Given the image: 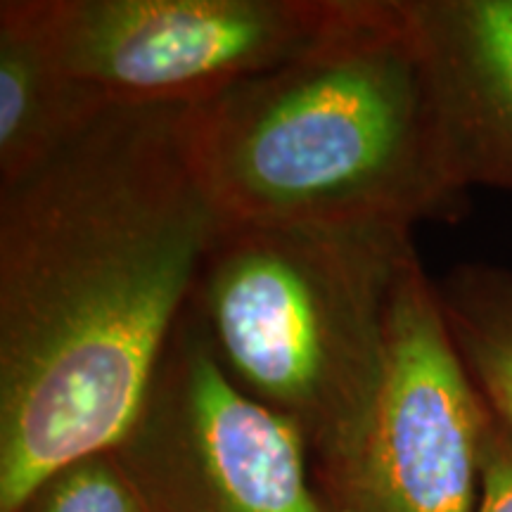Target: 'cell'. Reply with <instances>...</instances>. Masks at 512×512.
I'll list each match as a JSON object with an SVG mask.
<instances>
[{
  "label": "cell",
  "mask_w": 512,
  "mask_h": 512,
  "mask_svg": "<svg viewBox=\"0 0 512 512\" xmlns=\"http://www.w3.org/2000/svg\"><path fill=\"white\" fill-rule=\"evenodd\" d=\"M413 230L387 223H226L190 309L242 392L290 418L311 460L373 406Z\"/></svg>",
  "instance_id": "cell-3"
},
{
  "label": "cell",
  "mask_w": 512,
  "mask_h": 512,
  "mask_svg": "<svg viewBox=\"0 0 512 512\" xmlns=\"http://www.w3.org/2000/svg\"><path fill=\"white\" fill-rule=\"evenodd\" d=\"M434 292L465 375L512 432V271L463 264L434 280Z\"/></svg>",
  "instance_id": "cell-9"
},
{
  "label": "cell",
  "mask_w": 512,
  "mask_h": 512,
  "mask_svg": "<svg viewBox=\"0 0 512 512\" xmlns=\"http://www.w3.org/2000/svg\"><path fill=\"white\" fill-rule=\"evenodd\" d=\"M477 512H512V432L491 413L484 432Z\"/></svg>",
  "instance_id": "cell-11"
},
{
  "label": "cell",
  "mask_w": 512,
  "mask_h": 512,
  "mask_svg": "<svg viewBox=\"0 0 512 512\" xmlns=\"http://www.w3.org/2000/svg\"><path fill=\"white\" fill-rule=\"evenodd\" d=\"M114 105L62 67L31 0L0 3V188L34 171Z\"/></svg>",
  "instance_id": "cell-8"
},
{
  "label": "cell",
  "mask_w": 512,
  "mask_h": 512,
  "mask_svg": "<svg viewBox=\"0 0 512 512\" xmlns=\"http://www.w3.org/2000/svg\"><path fill=\"white\" fill-rule=\"evenodd\" d=\"M114 453L147 512H328L304 432L230 380L190 306Z\"/></svg>",
  "instance_id": "cell-4"
},
{
  "label": "cell",
  "mask_w": 512,
  "mask_h": 512,
  "mask_svg": "<svg viewBox=\"0 0 512 512\" xmlns=\"http://www.w3.org/2000/svg\"><path fill=\"white\" fill-rule=\"evenodd\" d=\"M486 420L415 259L396 290L380 392L313 465L325 510L477 512Z\"/></svg>",
  "instance_id": "cell-6"
},
{
  "label": "cell",
  "mask_w": 512,
  "mask_h": 512,
  "mask_svg": "<svg viewBox=\"0 0 512 512\" xmlns=\"http://www.w3.org/2000/svg\"><path fill=\"white\" fill-rule=\"evenodd\" d=\"M448 166L512 192V0H403Z\"/></svg>",
  "instance_id": "cell-7"
},
{
  "label": "cell",
  "mask_w": 512,
  "mask_h": 512,
  "mask_svg": "<svg viewBox=\"0 0 512 512\" xmlns=\"http://www.w3.org/2000/svg\"><path fill=\"white\" fill-rule=\"evenodd\" d=\"M19 512H147L117 453L64 465L36 486Z\"/></svg>",
  "instance_id": "cell-10"
},
{
  "label": "cell",
  "mask_w": 512,
  "mask_h": 512,
  "mask_svg": "<svg viewBox=\"0 0 512 512\" xmlns=\"http://www.w3.org/2000/svg\"><path fill=\"white\" fill-rule=\"evenodd\" d=\"M185 136L226 223L413 230L465 211L403 0H361L309 53L188 105Z\"/></svg>",
  "instance_id": "cell-2"
},
{
  "label": "cell",
  "mask_w": 512,
  "mask_h": 512,
  "mask_svg": "<svg viewBox=\"0 0 512 512\" xmlns=\"http://www.w3.org/2000/svg\"><path fill=\"white\" fill-rule=\"evenodd\" d=\"M188 105H114L0 188V512L114 451L226 226Z\"/></svg>",
  "instance_id": "cell-1"
},
{
  "label": "cell",
  "mask_w": 512,
  "mask_h": 512,
  "mask_svg": "<svg viewBox=\"0 0 512 512\" xmlns=\"http://www.w3.org/2000/svg\"><path fill=\"white\" fill-rule=\"evenodd\" d=\"M361 0H31L62 67L117 105H197L309 53Z\"/></svg>",
  "instance_id": "cell-5"
}]
</instances>
